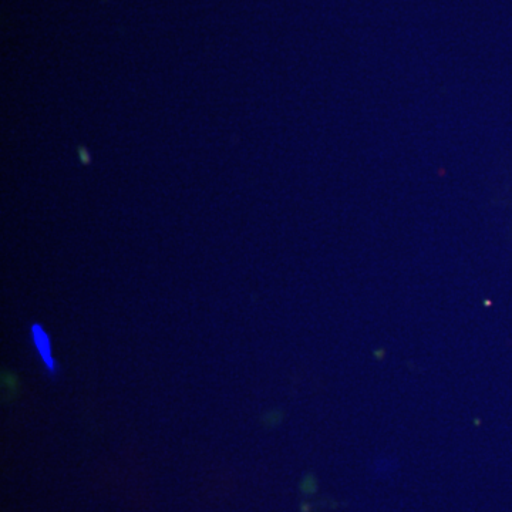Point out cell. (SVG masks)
<instances>
[{"instance_id": "6da1fadb", "label": "cell", "mask_w": 512, "mask_h": 512, "mask_svg": "<svg viewBox=\"0 0 512 512\" xmlns=\"http://www.w3.org/2000/svg\"><path fill=\"white\" fill-rule=\"evenodd\" d=\"M33 339L39 352L42 353L43 362L50 370H55V362H53L52 353H50L49 339H47L46 333L43 332L42 328H33Z\"/></svg>"}]
</instances>
